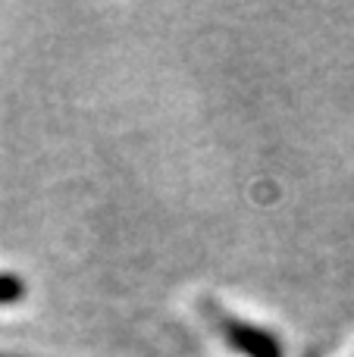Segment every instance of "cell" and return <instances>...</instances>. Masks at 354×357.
I'll return each mask as SVG.
<instances>
[{"mask_svg":"<svg viewBox=\"0 0 354 357\" xmlns=\"http://www.w3.org/2000/svg\"><path fill=\"white\" fill-rule=\"evenodd\" d=\"M217 326L238 354H245V357H282L276 339L270 333H263V329L248 326V323H238V320H232V317H217Z\"/></svg>","mask_w":354,"mask_h":357,"instance_id":"6da1fadb","label":"cell"},{"mask_svg":"<svg viewBox=\"0 0 354 357\" xmlns=\"http://www.w3.org/2000/svg\"><path fill=\"white\" fill-rule=\"evenodd\" d=\"M25 295V282L13 273H0V304H16Z\"/></svg>","mask_w":354,"mask_h":357,"instance_id":"7a4b0ae2","label":"cell"},{"mask_svg":"<svg viewBox=\"0 0 354 357\" xmlns=\"http://www.w3.org/2000/svg\"><path fill=\"white\" fill-rule=\"evenodd\" d=\"M0 357H3V354H0Z\"/></svg>","mask_w":354,"mask_h":357,"instance_id":"3957f363","label":"cell"}]
</instances>
